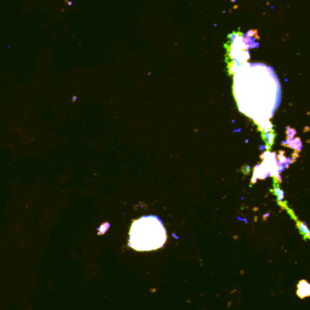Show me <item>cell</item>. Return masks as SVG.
Masks as SVG:
<instances>
[{"instance_id": "1", "label": "cell", "mask_w": 310, "mask_h": 310, "mask_svg": "<svg viewBox=\"0 0 310 310\" xmlns=\"http://www.w3.org/2000/svg\"><path fill=\"white\" fill-rule=\"evenodd\" d=\"M263 67V65H262ZM262 67L249 68L244 72L245 74L236 75L235 91L241 109L249 116L257 118V114L262 116H270L279 104V87L277 80L273 72H262Z\"/></svg>"}, {"instance_id": "2", "label": "cell", "mask_w": 310, "mask_h": 310, "mask_svg": "<svg viewBox=\"0 0 310 310\" xmlns=\"http://www.w3.org/2000/svg\"><path fill=\"white\" fill-rule=\"evenodd\" d=\"M167 234L163 221L158 216H143L133 221L130 229L128 246L138 252H149L161 248Z\"/></svg>"}]
</instances>
